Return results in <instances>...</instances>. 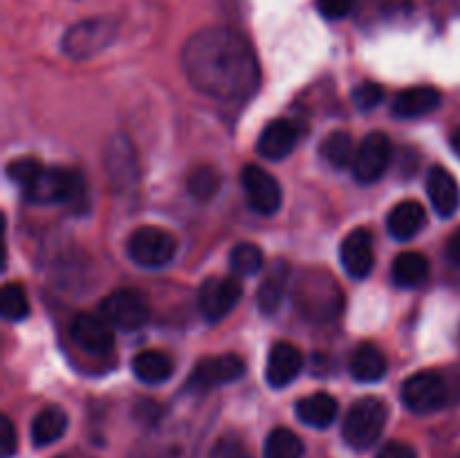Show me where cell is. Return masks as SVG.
I'll use <instances>...</instances> for the list:
<instances>
[{
    "instance_id": "cell-12",
    "label": "cell",
    "mask_w": 460,
    "mask_h": 458,
    "mask_svg": "<svg viewBox=\"0 0 460 458\" xmlns=\"http://www.w3.org/2000/svg\"><path fill=\"white\" fill-rule=\"evenodd\" d=\"M245 359L238 355H218V357H207L196 364L189 377V386L198 391H207L211 386L229 384L245 375Z\"/></svg>"
},
{
    "instance_id": "cell-14",
    "label": "cell",
    "mask_w": 460,
    "mask_h": 458,
    "mask_svg": "<svg viewBox=\"0 0 460 458\" xmlns=\"http://www.w3.org/2000/svg\"><path fill=\"white\" fill-rule=\"evenodd\" d=\"M341 263L344 269L353 278H364L371 274L376 263V250H373V236L368 229H353L349 236L341 241L340 247Z\"/></svg>"
},
{
    "instance_id": "cell-19",
    "label": "cell",
    "mask_w": 460,
    "mask_h": 458,
    "mask_svg": "<svg viewBox=\"0 0 460 458\" xmlns=\"http://www.w3.org/2000/svg\"><path fill=\"white\" fill-rule=\"evenodd\" d=\"M427 225V211L420 202L402 200L389 211L386 227L389 233L398 241H411L413 236L420 233V229Z\"/></svg>"
},
{
    "instance_id": "cell-26",
    "label": "cell",
    "mask_w": 460,
    "mask_h": 458,
    "mask_svg": "<svg viewBox=\"0 0 460 458\" xmlns=\"http://www.w3.org/2000/svg\"><path fill=\"white\" fill-rule=\"evenodd\" d=\"M355 151L353 137L346 130H335V133L328 135L322 144V155L326 157V162L335 169H346V166H353Z\"/></svg>"
},
{
    "instance_id": "cell-22",
    "label": "cell",
    "mask_w": 460,
    "mask_h": 458,
    "mask_svg": "<svg viewBox=\"0 0 460 458\" xmlns=\"http://www.w3.org/2000/svg\"><path fill=\"white\" fill-rule=\"evenodd\" d=\"M173 359L162 350H142L133 357V373L146 384H162L173 375Z\"/></svg>"
},
{
    "instance_id": "cell-25",
    "label": "cell",
    "mask_w": 460,
    "mask_h": 458,
    "mask_svg": "<svg viewBox=\"0 0 460 458\" xmlns=\"http://www.w3.org/2000/svg\"><path fill=\"white\" fill-rule=\"evenodd\" d=\"M391 274L400 287H418L429 277V260L420 251H402L395 256Z\"/></svg>"
},
{
    "instance_id": "cell-23",
    "label": "cell",
    "mask_w": 460,
    "mask_h": 458,
    "mask_svg": "<svg viewBox=\"0 0 460 458\" xmlns=\"http://www.w3.org/2000/svg\"><path fill=\"white\" fill-rule=\"evenodd\" d=\"M67 429V413L61 407H48L31 422V443L36 447H48L57 443Z\"/></svg>"
},
{
    "instance_id": "cell-36",
    "label": "cell",
    "mask_w": 460,
    "mask_h": 458,
    "mask_svg": "<svg viewBox=\"0 0 460 458\" xmlns=\"http://www.w3.org/2000/svg\"><path fill=\"white\" fill-rule=\"evenodd\" d=\"M377 458H418L416 449L407 443H400V440H391L385 447L380 449Z\"/></svg>"
},
{
    "instance_id": "cell-28",
    "label": "cell",
    "mask_w": 460,
    "mask_h": 458,
    "mask_svg": "<svg viewBox=\"0 0 460 458\" xmlns=\"http://www.w3.org/2000/svg\"><path fill=\"white\" fill-rule=\"evenodd\" d=\"M187 189L196 200L207 202L218 193L220 189V175L218 171L211 164H200L189 173L187 178Z\"/></svg>"
},
{
    "instance_id": "cell-21",
    "label": "cell",
    "mask_w": 460,
    "mask_h": 458,
    "mask_svg": "<svg viewBox=\"0 0 460 458\" xmlns=\"http://www.w3.org/2000/svg\"><path fill=\"white\" fill-rule=\"evenodd\" d=\"M337 411V400L332 398L326 391H317V393L308 395V398H301L296 402V418H299L304 425L314 427V429H326L335 422Z\"/></svg>"
},
{
    "instance_id": "cell-18",
    "label": "cell",
    "mask_w": 460,
    "mask_h": 458,
    "mask_svg": "<svg viewBox=\"0 0 460 458\" xmlns=\"http://www.w3.org/2000/svg\"><path fill=\"white\" fill-rule=\"evenodd\" d=\"M288 283H290V265L286 260L277 259L270 265V272L261 281L259 292H256V304L263 314L277 313L279 305L283 304L288 295Z\"/></svg>"
},
{
    "instance_id": "cell-17",
    "label": "cell",
    "mask_w": 460,
    "mask_h": 458,
    "mask_svg": "<svg viewBox=\"0 0 460 458\" xmlns=\"http://www.w3.org/2000/svg\"><path fill=\"white\" fill-rule=\"evenodd\" d=\"M427 193L434 205L436 214L449 218L460 207V187L452 173L445 166H434L427 175Z\"/></svg>"
},
{
    "instance_id": "cell-7",
    "label": "cell",
    "mask_w": 460,
    "mask_h": 458,
    "mask_svg": "<svg viewBox=\"0 0 460 458\" xmlns=\"http://www.w3.org/2000/svg\"><path fill=\"white\" fill-rule=\"evenodd\" d=\"M449 389L436 371H420L402 384V402L413 413L438 411L447 404Z\"/></svg>"
},
{
    "instance_id": "cell-11",
    "label": "cell",
    "mask_w": 460,
    "mask_h": 458,
    "mask_svg": "<svg viewBox=\"0 0 460 458\" xmlns=\"http://www.w3.org/2000/svg\"><path fill=\"white\" fill-rule=\"evenodd\" d=\"M243 189L252 209L261 216H272L281 209L283 191L274 175H270L263 166L247 164L241 173Z\"/></svg>"
},
{
    "instance_id": "cell-15",
    "label": "cell",
    "mask_w": 460,
    "mask_h": 458,
    "mask_svg": "<svg viewBox=\"0 0 460 458\" xmlns=\"http://www.w3.org/2000/svg\"><path fill=\"white\" fill-rule=\"evenodd\" d=\"M301 368H304V353L295 344H290V341H277L270 348L265 377H268V382L274 389H283L290 382H295Z\"/></svg>"
},
{
    "instance_id": "cell-6",
    "label": "cell",
    "mask_w": 460,
    "mask_h": 458,
    "mask_svg": "<svg viewBox=\"0 0 460 458\" xmlns=\"http://www.w3.org/2000/svg\"><path fill=\"white\" fill-rule=\"evenodd\" d=\"M128 256L142 268H164L178 254V241L171 232L162 227H139L128 236Z\"/></svg>"
},
{
    "instance_id": "cell-2",
    "label": "cell",
    "mask_w": 460,
    "mask_h": 458,
    "mask_svg": "<svg viewBox=\"0 0 460 458\" xmlns=\"http://www.w3.org/2000/svg\"><path fill=\"white\" fill-rule=\"evenodd\" d=\"M295 304L310 321H331L344 308V295L328 274L308 272L296 283Z\"/></svg>"
},
{
    "instance_id": "cell-31",
    "label": "cell",
    "mask_w": 460,
    "mask_h": 458,
    "mask_svg": "<svg viewBox=\"0 0 460 458\" xmlns=\"http://www.w3.org/2000/svg\"><path fill=\"white\" fill-rule=\"evenodd\" d=\"M43 169L45 166L40 164L36 157H18V160L9 162L7 164V178L12 180L13 184H18L22 191H25V189L30 187L36 178H39L40 171Z\"/></svg>"
},
{
    "instance_id": "cell-37",
    "label": "cell",
    "mask_w": 460,
    "mask_h": 458,
    "mask_svg": "<svg viewBox=\"0 0 460 458\" xmlns=\"http://www.w3.org/2000/svg\"><path fill=\"white\" fill-rule=\"evenodd\" d=\"M447 254L452 259V263L460 265V227L456 229L452 238H449V245H447Z\"/></svg>"
},
{
    "instance_id": "cell-8",
    "label": "cell",
    "mask_w": 460,
    "mask_h": 458,
    "mask_svg": "<svg viewBox=\"0 0 460 458\" xmlns=\"http://www.w3.org/2000/svg\"><path fill=\"white\" fill-rule=\"evenodd\" d=\"M391 157H394V146L385 133H371L362 139V144L355 151L353 175L358 182L373 184L385 175L389 169Z\"/></svg>"
},
{
    "instance_id": "cell-32",
    "label": "cell",
    "mask_w": 460,
    "mask_h": 458,
    "mask_svg": "<svg viewBox=\"0 0 460 458\" xmlns=\"http://www.w3.org/2000/svg\"><path fill=\"white\" fill-rule=\"evenodd\" d=\"M385 99V90L377 84H362L353 90V101L359 110H373Z\"/></svg>"
},
{
    "instance_id": "cell-35",
    "label": "cell",
    "mask_w": 460,
    "mask_h": 458,
    "mask_svg": "<svg viewBox=\"0 0 460 458\" xmlns=\"http://www.w3.org/2000/svg\"><path fill=\"white\" fill-rule=\"evenodd\" d=\"M353 4L355 0H317V9L328 21H340V18L349 16Z\"/></svg>"
},
{
    "instance_id": "cell-34",
    "label": "cell",
    "mask_w": 460,
    "mask_h": 458,
    "mask_svg": "<svg viewBox=\"0 0 460 458\" xmlns=\"http://www.w3.org/2000/svg\"><path fill=\"white\" fill-rule=\"evenodd\" d=\"M16 429H13V422L7 416H0V456L12 458L16 452Z\"/></svg>"
},
{
    "instance_id": "cell-9",
    "label": "cell",
    "mask_w": 460,
    "mask_h": 458,
    "mask_svg": "<svg viewBox=\"0 0 460 458\" xmlns=\"http://www.w3.org/2000/svg\"><path fill=\"white\" fill-rule=\"evenodd\" d=\"M102 314L121 330H137L148 321V301L137 290H115L102 301Z\"/></svg>"
},
{
    "instance_id": "cell-30",
    "label": "cell",
    "mask_w": 460,
    "mask_h": 458,
    "mask_svg": "<svg viewBox=\"0 0 460 458\" xmlns=\"http://www.w3.org/2000/svg\"><path fill=\"white\" fill-rule=\"evenodd\" d=\"M229 263H232V269L238 277H252V274L261 272L265 256L261 247L254 245V242H241L229 254Z\"/></svg>"
},
{
    "instance_id": "cell-3",
    "label": "cell",
    "mask_w": 460,
    "mask_h": 458,
    "mask_svg": "<svg viewBox=\"0 0 460 458\" xmlns=\"http://www.w3.org/2000/svg\"><path fill=\"white\" fill-rule=\"evenodd\" d=\"M22 193L36 205H54V202L76 205L85 198V182L79 171L67 166H45L39 178Z\"/></svg>"
},
{
    "instance_id": "cell-38",
    "label": "cell",
    "mask_w": 460,
    "mask_h": 458,
    "mask_svg": "<svg viewBox=\"0 0 460 458\" xmlns=\"http://www.w3.org/2000/svg\"><path fill=\"white\" fill-rule=\"evenodd\" d=\"M452 146H454V151H456L458 155H460V128L456 130V133H454V137H452Z\"/></svg>"
},
{
    "instance_id": "cell-20",
    "label": "cell",
    "mask_w": 460,
    "mask_h": 458,
    "mask_svg": "<svg viewBox=\"0 0 460 458\" xmlns=\"http://www.w3.org/2000/svg\"><path fill=\"white\" fill-rule=\"evenodd\" d=\"M440 106V92L431 85H416L398 92L394 101V112L402 119H416L434 112Z\"/></svg>"
},
{
    "instance_id": "cell-13",
    "label": "cell",
    "mask_w": 460,
    "mask_h": 458,
    "mask_svg": "<svg viewBox=\"0 0 460 458\" xmlns=\"http://www.w3.org/2000/svg\"><path fill=\"white\" fill-rule=\"evenodd\" d=\"M72 339L88 353H108L115 344V335H112V323L106 317L99 314L81 313L76 314L72 321Z\"/></svg>"
},
{
    "instance_id": "cell-10",
    "label": "cell",
    "mask_w": 460,
    "mask_h": 458,
    "mask_svg": "<svg viewBox=\"0 0 460 458\" xmlns=\"http://www.w3.org/2000/svg\"><path fill=\"white\" fill-rule=\"evenodd\" d=\"M243 283L236 277L207 278L198 292V305L207 321H220L241 301Z\"/></svg>"
},
{
    "instance_id": "cell-33",
    "label": "cell",
    "mask_w": 460,
    "mask_h": 458,
    "mask_svg": "<svg viewBox=\"0 0 460 458\" xmlns=\"http://www.w3.org/2000/svg\"><path fill=\"white\" fill-rule=\"evenodd\" d=\"M209 458H252L250 449L234 436H225L211 447Z\"/></svg>"
},
{
    "instance_id": "cell-16",
    "label": "cell",
    "mask_w": 460,
    "mask_h": 458,
    "mask_svg": "<svg viewBox=\"0 0 460 458\" xmlns=\"http://www.w3.org/2000/svg\"><path fill=\"white\" fill-rule=\"evenodd\" d=\"M296 142H299V126L290 119H274L261 133L256 151L265 160H283L295 151Z\"/></svg>"
},
{
    "instance_id": "cell-24",
    "label": "cell",
    "mask_w": 460,
    "mask_h": 458,
    "mask_svg": "<svg viewBox=\"0 0 460 458\" xmlns=\"http://www.w3.org/2000/svg\"><path fill=\"white\" fill-rule=\"evenodd\" d=\"M350 373L359 382H377L386 373V357L377 346L359 344L350 357Z\"/></svg>"
},
{
    "instance_id": "cell-1",
    "label": "cell",
    "mask_w": 460,
    "mask_h": 458,
    "mask_svg": "<svg viewBox=\"0 0 460 458\" xmlns=\"http://www.w3.org/2000/svg\"><path fill=\"white\" fill-rule=\"evenodd\" d=\"M182 66L193 88L218 101H245L261 84L250 40L229 27H207L193 34L182 49Z\"/></svg>"
},
{
    "instance_id": "cell-4",
    "label": "cell",
    "mask_w": 460,
    "mask_h": 458,
    "mask_svg": "<svg viewBox=\"0 0 460 458\" xmlns=\"http://www.w3.org/2000/svg\"><path fill=\"white\" fill-rule=\"evenodd\" d=\"M386 404L380 398H362L350 407L344 418V440L353 449H368L377 443L386 425Z\"/></svg>"
},
{
    "instance_id": "cell-5",
    "label": "cell",
    "mask_w": 460,
    "mask_h": 458,
    "mask_svg": "<svg viewBox=\"0 0 460 458\" xmlns=\"http://www.w3.org/2000/svg\"><path fill=\"white\" fill-rule=\"evenodd\" d=\"M115 36L117 22L112 18H88V21L76 22L75 27L66 31L61 48L70 58L84 61V58H90L106 49L115 40Z\"/></svg>"
},
{
    "instance_id": "cell-27",
    "label": "cell",
    "mask_w": 460,
    "mask_h": 458,
    "mask_svg": "<svg viewBox=\"0 0 460 458\" xmlns=\"http://www.w3.org/2000/svg\"><path fill=\"white\" fill-rule=\"evenodd\" d=\"M304 443L295 431L286 427H277L265 440V458H301Z\"/></svg>"
},
{
    "instance_id": "cell-29",
    "label": "cell",
    "mask_w": 460,
    "mask_h": 458,
    "mask_svg": "<svg viewBox=\"0 0 460 458\" xmlns=\"http://www.w3.org/2000/svg\"><path fill=\"white\" fill-rule=\"evenodd\" d=\"M0 310L7 321H22L30 314V299L21 283H4L3 292H0Z\"/></svg>"
}]
</instances>
